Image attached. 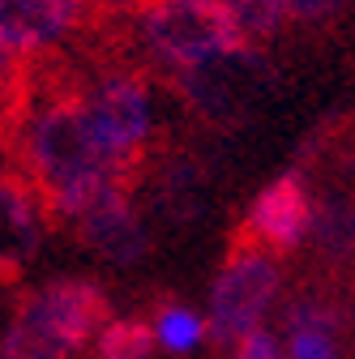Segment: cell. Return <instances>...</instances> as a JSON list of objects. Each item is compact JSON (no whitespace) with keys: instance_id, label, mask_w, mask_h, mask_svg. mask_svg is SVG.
Instances as JSON below:
<instances>
[{"instance_id":"6da1fadb","label":"cell","mask_w":355,"mask_h":359,"mask_svg":"<svg viewBox=\"0 0 355 359\" xmlns=\"http://www.w3.org/2000/svg\"><path fill=\"white\" fill-rule=\"evenodd\" d=\"M112 321V299L91 278H56L26 291L0 342V359H69Z\"/></svg>"},{"instance_id":"7a4b0ae2","label":"cell","mask_w":355,"mask_h":359,"mask_svg":"<svg viewBox=\"0 0 355 359\" xmlns=\"http://www.w3.org/2000/svg\"><path fill=\"white\" fill-rule=\"evenodd\" d=\"M133 22H138L142 48L167 69H185L206 56L244 48L236 22L218 0H150L133 13Z\"/></svg>"},{"instance_id":"3957f363","label":"cell","mask_w":355,"mask_h":359,"mask_svg":"<svg viewBox=\"0 0 355 359\" xmlns=\"http://www.w3.org/2000/svg\"><path fill=\"white\" fill-rule=\"evenodd\" d=\"M171 86L210 124H240L274 90V69L261 52H253L244 43V48H232V52H218L197 65L175 69Z\"/></svg>"},{"instance_id":"277c9868","label":"cell","mask_w":355,"mask_h":359,"mask_svg":"<svg viewBox=\"0 0 355 359\" xmlns=\"http://www.w3.org/2000/svg\"><path fill=\"white\" fill-rule=\"evenodd\" d=\"M279 283H283V274H279V261L270 252L232 240L227 261H223V269H218L214 291H210L206 334L218 346H236L244 334L257 330V321L265 317V308L274 304Z\"/></svg>"},{"instance_id":"5b68a950","label":"cell","mask_w":355,"mask_h":359,"mask_svg":"<svg viewBox=\"0 0 355 359\" xmlns=\"http://www.w3.org/2000/svg\"><path fill=\"white\" fill-rule=\"evenodd\" d=\"M308 227H313V193H308V175L304 167H287L283 175H274L265 184L248 214L240 218V227L232 231V240L253 244L261 252H270L274 261L295 252L308 240Z\"/></svg>"},{"instance_id":"8992f818","label":"cell","mask_w":355,"mask_h":359,"mask_svg":"<svg viewBox=\"0 0 355 359\" xmlns=\"http://www.w3.org/2000/svg\"><path fill=\"white\" fill-rule=\"evenodd\" d=\"M107 5L99 0H0V43L18 56L52 52L60 39L81 34V26Z\"/></svg>"},{"instance_id":"52a82bcc","label":"cell","mask_w":355,"mask_h":359,"mask_svg":"<svg viewBox=\"0 0 355 359\" xmlns=\"http://www.w3.org/2000/svg\"><path fill=\"white\" fill-rule=\"evenodd\" d=\"M69 231L77 236V244H86L91 252H99L112 265H138L150 252V231H146L142 214L133 210L124 189L107 193L95 210H86Z\"/></svg>"},{"instance_id":"ba28073f","label":"cell","mask_w":355,"mask_h":359,"mask_svg":"<svg viewBox=\"0 0 355 359\" xmlns=\"http://www.w3.org/2000/svg\"><path fill=\"white\" fill-rule=\"evenodd\" d=\"M43 231H48V222H43L34 193L18 180L0 175V287L22 283L26 265L43 244Z\"/></svg>"},{"instance_id":"9c48e42d","label":"cell","mask_w":355,"mask_h":359,"mask_svg":"<svg viewBox=\"0 0 355 359\" xmlns=\"http://www.w3.org/2000/svg\"><path fill=\"white\" fill-rule=\"evenodd\" d=\"M308 244H313L317 265L347 274L355 265V193H321L313 197V227H308Z\"/></svg>"},{"instance_id":"30bf717a","label":"cell","mask_w":355,"mask_h":359,"mask_svg":"<svg viewBox=\"0 0 355 359\" xmlns=\"http://www.w3.org/2000/svg\"><path fill=\"white\" fill-rule=\"evenodd\" d=\"M154 325L146 317L107 321L95 338V359H150L154 355Z\"/></svg>"},{"instance_id":"8fae6325","label":"cell","mask_w":355,"mask_h":359,"mask_svg":"<svg viewBox=\"0 0 355 359\" xmlns=\"http://www.w3.org/2000/svg\"><path fill=\"white\" fill-rule=\"evenodd\" d=\"M150 325H154V342L163 351H171V355H189L206 338V321L185 304H163L150 317Z\"/></svg>"},{"instance_id":"7c38bea8","label":"cell","mask_w":355,"mask_h":359,"mask_svg":"<svg viewBox=\"0 0 355 359\" xmlns=\"http://www.w3.org/2000/svg\"><path fill=\"white\" fill-rule=\"evenodd\" d=\"M197 184H201V171L189 158H175L167 167H159V205L185 222L189 214H197Z\"/></svg>"},{"instance_id":"4fadbf2b","label":"cell","mask_w":355,"mask_h":359,"mask_svg":"<svg viewBox=\"0 0 355 359\" xmlns=\"http://www.w3.org/2000/svg\"><path fill=\"white\" fill-rule=\"evenodd\" d=\"M218 5L227 9V18L236 22V30H240L244 43L270 39V34L283 26V18H287L283 0H218Z\"/></svg>"},{"instance_id":"5bb4252c","label":"cell","mask_w":355,"mask_h":359,"mask_svg":"<svg viewBox=\"0 0 355 359\" xmlns=\"http://www.w3.org/2000/svg\"><path fill=\"white\" fill-rule=\"evenodd\" d=\"M287 355L291 359H338V334L334 330H287Z\"/></svg>"},{"instance_id":"9a60e30c","label":"cell","mask_w":355,"mask_h":359,"mask_svg":"<svg viewBox=\"0 0 355 359\" xmlns=\"http://www.w3.org/2000/svg\"><path fill=\"white\" fill-rule=\"evenodd\" d=\"M232 359H283V346L270 330H253L232 346Z\"/></svg>"},{"instance_id":"2e32d148","label":"cell","mask_w":355,"mask_h":359,"mask_svg":"<svg viewBox=\"0 0 355 359\" xmlns=\"http://www.w3.org/2000/svg\"><path fill=\"white\" fill-rule=\"evenodd\" d=\"M347 5L351 0H283L287 18H295V22H326V18L342 13Z\"/></svg>"},{"instance_id":"e0dca14e","label":"cell","mask_w":355,"mask_h":359,"mask_svg":"<svg viewBox=\"0 0 355 359\" xmlns=\"http://www.w3.org/2000/svg\"><path fill=\"white\" fill-rule=\"evenodd\" d=\"M18 60H22V56H18L13 48H5V43H0V86H5V81L13 77V69H18Z\"/></svg>"}]
</instances>
